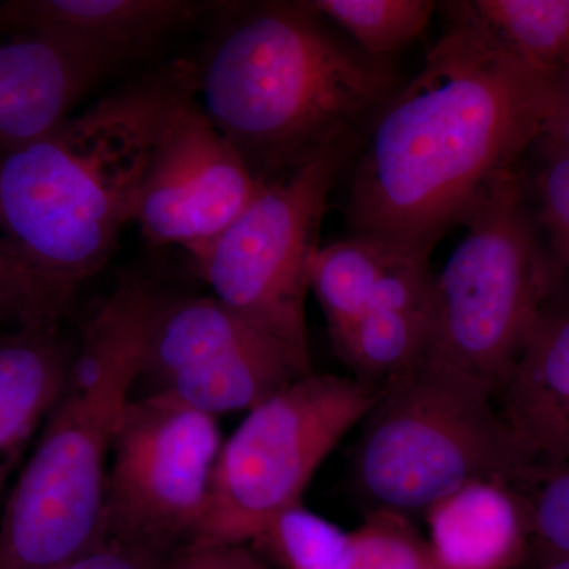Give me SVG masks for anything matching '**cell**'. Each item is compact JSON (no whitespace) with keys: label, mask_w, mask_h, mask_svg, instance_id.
<instances>
[{"label":"cell","mask_w":569,"mask_h":569,"mask_svg":"<svg viewBox=\"0 0 569 569\" xmlns=\"http://www.w3.org/2000/svg\"><path fill=\"white\" fill-rule=\"evenodd\" d=\"M399 88L391 61L329 32L306 2L238 11L198 62L201 108L260 183L361 141Z\"/></svg>","instance_id":"cell-3"},{"label":"cell","mask_w":569,"mask_h":569,"mask_svg":"<svg viewBox=\"0 0 569 569\" xmlns=\"http://www.w3.org/2000/svg\"><path fill=\"white\" fill-rule=\"evenodd\" d=\"M533 569H569V556H546Z\"/></svg>","instance_id":"cell-27"},{"label":"cell","mask_w":569,"mask_h":569,"mask_svg":"<svg viewBox=\"0 0 569 569\" xmlns=\"http://www.w3.org/2000/svg\"><path fill=\"white\" fill-rule=\"evenodd\" d=\"M74 350L59 328L0 331V470L17 466L69 381Z\"/></svg>","instance_id":"cell-16"},{"label":"cell","mask_w":569,"mask_h":569,"mask_svg":"<svg viewBox=\"0 0 569 569\" xmlns=\"http://www.w3.org/2000/svg\"><path fill=\"white\" fill-rule=\"evenodd\" d=\"M539 140L569 153V69L552 77L548 116Z\"/></svg>","instance_id":"cell-26"},{"label":"cell","mask_w":569,"mask_h":569,"mask_svg":"<svg viewBox=\"0 0 569 569\" xmlns=\"http://www.w3.org/2000/svg\"><path fill=\"white\" fill-rule=\"evenodd\" d=\"M306 6L343 29L358 50L377 61H389L417 40L437 9L429 0H310Z\"/></svg>","instance_id":"cell-19"},{"label":"cell","mask_w":569,"mask_h":569,"mask_svg":"<svg viewBox=\"0 0 569 569\" xmlns=\"http://www.w3.org/2000/svg\"><path fill=\"white\" fill-rule=\"evenodd\" d=\"M261 187L192 97L164 123L133 222L152 244H178L193 254L222 233Z\"/></svg>","instance_id":"cell-11"},{"label":"cell","mask_w":569,"mask_h":569,"mask_svg":"<svg viewBox=\"0 0 569 569\" xmlns=\"http://www.w3.org/2000/svg\"><path fill=\"white\" fill-rule=\"evenodd\" d=\"M10 471L0 470V497H2L3 489H6L7 481H9Z\"/></svg>","instance_id":"cell-28"},{"label":"cell","mask_w":569,"mask_h":569,"mask_svg":"<svg viewBox=\"0 0 569 569\" xmlns=\"http://www.w3.org/2000/svg\"><path fill=\"white\" fill-rule=\"evenodd\" d=\"M197 91L198 62H167L0 153V236L31 282L29 328H59L81 284L108 263L164 123Z\"/></svg>","instance_id":"cell-2"},{"label":"cell","mask_w":569,"mask_h":569,"mask_svg":"<svg viewBox=\"0 0 569 569\" xmlns=\"http://www.w3.org/2000/svg\"><path fill=\"white\" fill-rule=\"evenodd\" d=\"M538 490L529 500L533 539L548 556H569V466L535 475Z\"/></svg>","instance_id":"cell-22"},{"label":"cell","mask_w":569,"mask_h":569,"mask_svg":"<svg viewBox=\"0 0 569 569\" xmlns=\"http://www.w3.org/2000/svg\"><path fill=\"white\" fill-rule=\"evenodd\" d=\"M110 67L44 33L0 40V153L54 132Z\"/></svg>","instance_id":"cell-13"},{"label":"cell","mask_w":569,"mask_h":569,"mask_svg":"<svg viewBox=\"0 0 569 569\" xmlns=\"http://www.w3.org/2000/svg\"><path fill=\"white\" fill-rule=\"evenodd\" d=\"M167 552L170 550L144 542L107 538L91 552L59 569H157Z\"/></svg>","instance_id":"cell-25"},{"label":"cell","mask_w":569,"mask_h":569,"mask_svg":"<svg viewBox=\"0 0 569 569\" xmlns=\"http://www.w3.org/2000/svg\"><path fill=\"white\" fill-rule=\"evenodd\" d=\"M157 569H279L249 545L189 542L164 553Z\"/></svg>","instance_id":"cell-23"},{"label":"cell","mask_w":569,"mask_h":569,"mask_svg":"<svg viewBox=\"0 0 569 569\" xmlns=\"http://www.w3.org/2000/svg\"><path fill=\"white\" fill-rule=\"evenodd\" d=\"M463 223L466 236L433 279L426 358L497 400L545 312L552 272L515 171L493 182Z\"/></svg>","instance_id":"cell-6"},{"label":"cell","mask_w":569,"mask_h":569,"mask_svg":"<svg viewBox=\"0 0 569 569\" xmlns=\"http://www.w3.org/2000/svg\"><path fill=\"white\" fill-rule=\"evenodd\" d=\"M381 395L355 377L312 372L247 411L223 440L194 542L254 545L283 512L301 507L318 468Z\"/></svg>","instance_id":"cell-7"},{"label":"cell","mask_w":569,"mask_h":569,"mask_svg":"<svg viewBox=\"0 0 569 569\" xmlns=\"http://www.w3.org/2000/svg\"><path fill=\"white\" fill-rule=\"evenodd\" d=\"M0 36H2V22H0Z\"/></svg>","instance_id":"cell-29"},{"label":"cell","mask_w":569,"mask_h":569,"mask_svg":"<svg viewBox=\"0 0 569 569\" xmlns=\"http://www.w3.org/2000/svg\"><path fill=\"white\" fill-rule=\"evenodd\" d=\"M223 7L200 0H9L0 3V22L2 33H44L111 69Z\"/></svg>","instance_id":"cell-12"},{"label":"cell","mask_w":569,"mask_h":569,"mask_svg":"<svg viewBox=\"0 0 569 569\" xmlns=\"http://www.w3.org/2000/svg\"><path fill=\"white\" fill-rule=\"evenodd\" d=\"M222 447L216 417L167 396L132 397L112 441L107 538L163 550L197 541Z\"/></svg>","instance_id":"cell-9"},{"label":"cell","mask_w":569,"mask_h":569,"mask_svg":"<svg viewBox=\"0 0 569 569\" xmlns=\"http://www.w3.org/2000/svg\"><path fill=\"white\" fill-rule=\"evenodd\" d=\"M32 321V290L28 274L6 239L0 236V326L29 328Z\"/></svg>","instance_id":"cell-24"},{"label":"cell","mask_w":569,"mask_h":569,"mask_svg":"<svg viewBox=\"0 0 569 569\" xmlns=\"http://www.w3.org/2000/svg\"><path fill=\"white\" fill-rule=\"evenodd\" d=\"M361 141L317 153L263 183L244 211L193 253L213 298L271 336L306 372L310 366L306 301L329 193Z\"/></svg>","instance_id":"cell-8"},{"label":"cell","mask_w":569,"mask_h":569,"mask_svg":"<svg viewBox=\"0 0 569 569\" xmlns=\"http://www.w3.org/2000/svg\"><path fill=\"white\" fill-rule=\"evenodd\" d=\"M361 425L353 479L370 511L410 518L467 482L530 475L496 397L427 358L383 388Z\"/></svg>","instance_id":"cell-5"},{"label":"cell","mask_w":569,"mask_h":569,"mask_svg":"<svg viewBox=\"0 0 569 569\" xmlns=\"http://www.w3.org/2000/svg\"><path fill=\"white\" fill-rule=\"evenodd\" d=\"M422 516L443 569H518L533 539L529 498L505 479L467 482Z\"/></svg>","instance_id":"cell-15"},{"label":"cell","mask_w":569,"mask_h":569,"mask_svg":"<svg viewBox=\"0 0 569 569\" xmlns=\"http://www.w3.org/2000/svg\"><path fill=\"white\" fill-rule=\"evenodd\" d=\"M407 254L413 253L361 236L318 249L310 268V291L320 302L331 340L342 336L366 312Z\"/></svg>","instance_id":"cell-17"},{"label":"cell","mask_w":569,"mask_h":569,"mask_svg":"<svg viewBox=\"0 0 569 569\" xmlns=\"http://www.w3.org/2000/svg\"><path fill=\"white\" fill-rule=\"evenodd\" d=\"M309 373L277 340L213 296L157 295L140 376L148 395L217 418L250 411Z\"/></svg>","instance_id":"cell-10"},{"label":"cell","mask_w":569,"mask_h":569,"mask_svg":"<svg viewBox=\"0 0 569 569\" xmlns=\"http://www.w3.org/2000/svg\"><path fill=\"white\" fill-rule=\"evenodd\" d=\"M448 3L533 69L549 77L569 69V0Z\"/></svg>","instance_id":"cell-18"},{"label":"cell","mask_w":569,"mask_h":569,"mask_svg":"<svg viewBox=\"0 0 569 569\" xmlns=\"http://www.w3.org/2000/svg\"><path fill=\"white\" fill-rule=\"evenodd\" d=\"M498 399L530 475L569 466V313H541Z\"/></svg>","instance_id":"cell-14"},{"label":"cell","mask_w":569,"mask_h":569,"mask_svg":"<svg viewBox=\"0 0 569 569\" xmlns=\"http://www.w3.org/2000/svg\"><path fill=\"white\" fill-rule=\"evenodd\" d=\"M351 533V569H443L410 518L369 511Z\"/></svg>","instance_id":"cell-20"},{"label":"cell","mask_w":569,"mask_h":569,"mask_svg":"<svg viewBox=\"0 0 569 569\" xmlns=\"http://www.w3.org/2000/svg\"><path fill=\"white\" fill-rule=\"evenodd\" d=\"M541 163L535 176L539 219L561 264L569 266V153L541 140Z\"/></svg>","instance_id":"cell-21"},{"label":"cell","mask_w":569,"mask_h":569,"mask_svg":"<svg viewBox=\"0 0 569 569\" xmlns=\"http://www.w3.org/2000/svg\"><path fill=\"white\" fill-rule=\"evenodd\" d=\"M445 10L421 71L367 127L347 201L351 236L426 258L541 138L552 91V77Z\"/></svg>","instance_id":"cell-1"},{"label":"cell","mask_w":569,"mask_h":569,"mask_svg":"<svg viewBox=\"0 0 569 569\" xmlns=\"http://www.w3.org/2000/svg\"><path fill=\"white\" fill-rule=\"evenodd\" d=\"M156 299L123 279L86 323L61 399L0 512V569H59L107 539L112 441L140 380Z\"/></svg>","instance_id":"cell-4"}]
</instances>
